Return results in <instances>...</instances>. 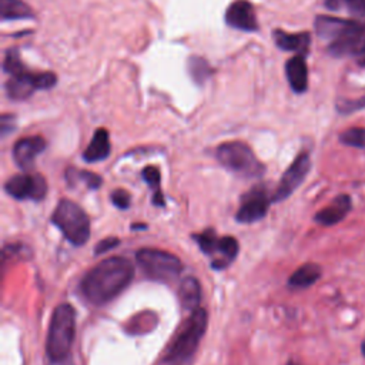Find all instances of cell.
<instances>
[{
	"label": "cell",
	"instance_id": "6da1fadb",
	"mask_svg": "<svg viewBox=\"0 0 365 365\" xmlns=\"http://www.w3.org/2000/svg\"><path fill=\"white\" fill-rule=\"evenodd\" d=\"M134 267L124 257H110L91 268L81 281L80 289L91 304L101 305L117 297L133 279Z\"/></svg>",
	"mask_w": 365,
	"mask_h": 365
},
{
	"label": "cell",
	"instance_id": "7a4b0ae2",
	"mask_svg": "<svg viewBox=\"0 0 365 365\" xmlns=\"http://www.w3.org/2000/svg\"><path fill=\"white\" fill-rule=\"evenodd\" d=\"M3 68L10 74V78L6 81V94L14 101L26 100L34 90H48L57 83V77L51 71L34 73L27 70L14 48L7 50Z\"/></svg>",
	"mask_w": 365,
	"mask_h": 365
},
{
	"label": "cell",
	"instance_id": "3957f363",
	"mask_svg": "<svg viewBox=\"0 0 365 365\" xmlns=\"http://www.w3.org/2000/svg\"><path fill=\"white\" fill-rule=\"evenodd\" d=\"M76 331V311L70 304H60L51 317L46 351L53 362L63 361L70 349L74 339Z\"/></svg>",
	"mask_w": 365,
	"mask_h": 365
},
{
	"label": "cell",
	"instance_id": "277c9868",
	"mask_svg": "<svg viewBox=\"0 0 365 365\" xmlns=\"http://www.w3.org/2000/svg\"><path fill=\"white\" fill-rule=\"evenodd\" d=\"M53 224L74 245H83L90 237V220L86 211L71 200L63 198L53 215Z\"/></svg>",
	"mask_w": 365,
	"mask_h": 365
},
{
	"label": "cell",
	"instance_id": "5b68a950",
	"mask_svg": "<svg viewBox=\"0 0 365 365\" xmlns=\"http://www.w3.org/2000/svg\"><path fill=\"white\" fill-rule=\"evenodd\" d=\"M207 321L208 315L204 308L198 307L194 309L181 331L177 334L175 339L171 342L165 355V361H181L190 358L195 352L207 329Z\"/></svg>",
	"mask_w": 365,
	"mask_h": 365
},
{
	"label": "cell",
	"instance_id": "8992f818",
	"mask_svg": "<svg viewBox=\"0 0 365 365\" xmlns=\"http://www.w3.org/2000/svg\"><path fill=\"white\" fill-rule=\"evenodd\" d=\"M217 160L228 170L242 177H259L264 174V164L255 157L254 151L241 141H228L217 147Z\"/></svg>",
	"mask_w": 365,
	"mask_h": 365
},
{
	"label": "cell",
	"instance_id": "52a82bcc",
	"mask_svg": "<svg viewBox=\"0 0 365 365\" xmlns=\"http://www.w3.org/2000/svg\"><path fill=\"white\" fill-rule=\"evenodd\" d=\"M135 259L144 274L155 281H171L182 271V264L178 257L157 248L138 250Z\"/></svg>",
	"mask_w": 365,
	"mask_h": 365
},
{
	"label": "cell",
	"instance_id": "ba28073f",
	"mask_svg": "<svg viewBox=\"0 0 365 365\" xmlns=\"http://www.w3.org/2000/svg\"><path fill=\"white\" fill-rule=\"evenodd\" d=\"M202 252L214 258L212 268L222 269L231 264L238 254V242L234 237H218L214 230L208 228L200 234H192Z\"/></svg>",
	"mask_w": 365,
	"mask_h": 365
},
{
	"label": "cell",
	"instance_id": "9c48e42d",
	"mask_svg": "<svg viewBox=\"0 0 365 365\" xmlns=\"http://www.w3.org/2000/svg\"><path fill=\"white\" fill-rule=\"evenodd\" d=\"M309 168H311L309 154L305 151L299 153L295 157V160L291 163V165L287 168V171L282 174L271 200L282 201V200L288 198L305 180L307 174L309 173Z\"/></svg>",
	"mask_w": 365,
	"mask_h": 365
},
{
	"label": "cell",
	"instance_id": "30bf717a",
	"mask_svg": "<svg viewBox=\"0 0 365 365\" xmlns=\"http://www.w3.org/2000/svg\"><path fill=\"white\" fill-rule=\"evenodd\" d=\"M7 194L17 200L40 201L47 192V182L41 174H17L4 184Z\"/></svg>",
	"mask_w": 365,
	"mask_h": 365
},
{
	"label": "cell",
	"instance_id": "8fae6325",
	"mask_svg": "<svg viewBox=\"0 0 365 365\" xmlns=\"http://www.w3.org/2000/svg\"><path fill=\"white\" fill-rule=\"evenodd\" d=\"M269 197L267 194V190L264 185H257L248 192H245L241 198V205L238 207L237 211V221L248 224V222H255L261 220L268 210L269 205Z\"/></svg>",
	"mask_w": 365,
	"mask_h": 365
},
{
	"label": "cell",
	"instance_id": "7c38bea8",
	"mask_svg": "<svg viewBox=\"0 0 365 365\" xmlns=\"http://www.w3.org/2000/svg\"><path fill=\"white\" fill-rule=\"evenodd\" d=\"M225 21L228 26L242 30V31L258 30L255 10H254V6L248 0L232 1L225 11Z\"/></svg>",
	"mask_w": 365,
	"mask_h": 365
},
{
	"label": "cell",
	"instance_id": "4fadbf2b",
	"mask_svg": "<svg viewBox=\"0 0 365 365\" xmlns=\"http://www.w3.org/2000/svg\"><path fill=\"white\" fill-rule=\"evenodd\" d=\"M359 26V21L355 20H346L341 17L334 16H317L315 17V31L322 38L336 40L351 31H354Z\"/></svg>",
	"mask_w": 365,
	"mask_h": 365
},
{
	"label": "cell",
	"instance_id": "5bb4252c",
	"mask_svg": "<svg viewBox=\"0 0 365 365\" xmlns=\"http://www.w3.org/2000/svg\"><path fill=\"white\" fill-rule=\"evenodd\" d=\"M44 148H46V141L40 135H29V137L20 138L19 141H16L13 147L14 163L20 168L29 170L33 165L36 157L40 153H43Z\"/></svg>",
	"mask_w": 365,
	"mask_h": 365
},
{
	"label": "cell",
	"instance_id": "9a60e30c",
	"mask_svg": "<svg viewBox=\"0 0 365 365\" xmlns=\"http://www.w3.org/2000/svg\"><path fill=\"white\" fill-rule=\"evenodd\" d=\"M351 208H352L351 197L348 194H339L327 207L319 210L315 214L314 220L319 225L331 227V225H335L339 221H342L349 214Z\"/></svg>",
	"mask_w": 365,
	"mask_h": 365
},
{
	"label": "cell",
	"instance_id": "2e32d148",
	"mask_svg": "<svg viewBox=\"0 0 365 365\" xmlns=\"http://www.w3.org/2000/svg\"><path fill=\"white\" fill-rule=\"evenodd\" d=\"M285 74L295 93H304L308 88V67L304 54H297L285 63Z\"/></svg>",
	"mask_w": 365,
	"mask_h": 365
},
{
	"label": "cell",
	"instance_id": "e0dca14e",
	"mask_svg": "<svg viewBox=\"0 0 365 365\" xmlns=\"http://www.w3.org/2000/svg\"><path fill=\"white\" fill-rule=\"evenodd\" d=\"M272 38L281 50L297 51L298 54L307 53L309 48V44H311V36L307 31L287 33L284 30H274Z\"/></svg>",
	"mask_w": 365,
	"mask_h": 365
},
{
	"label": "cell",
	"instance_id": "ac0fdd59",
	"mask_svg": "<svg viewBox=\"0 0 365 365\" xmlns=\"http://www.w3.org/2000/svg\"><path fill=\"white\" fill-rule=\"evenodd\" d=\"M110 154V137L106 128H97L90 144L83 153V158L87 163H96L107 158Z\"/></svg>",
	"mask_w": 365,
	"mask_h": 365
},
{
	"label": "cell",
	"instance_id": "d6986e66",
	"mask_svg": "<svg viewBox=\"0 0 365 365\" xmlns=\"http://www.w3.org/2000/svg\"><path fill=\"white\" fill-rule=\"evenodd\" d=\"M322 274V269L315 262H307L298 267L289 277L288 285L294 289H304L315 284Z\"/></svg>",
	"mask_w": 365,
	"mask_h": 365
},
{
	"label": "cell",
	"instance_id": "ffe728a7",
	"mask_svg": "<svg viewBox=\"0 0 365 365\" xmlns=\"http://www.w3.org/2000/svg\"><path fill=\"white\" fill-rule=\"evenodd\" d=\"M178 297L185 309H197L201 299V287L198 279L194 277L184 278L178 288Z\"/></svg>",
	"mask_w": 365,
	"mask_h": 365
},
{
	"label": "cell",
	"instance_id": "44dd1931",
	"mask_svg": "<svg viewBox=\"0 0 365 365\" xmlns=\"http://www.w3.org/2000/svg\"><path fill=\"white\" fill-rule=\"evenodd\" d=\"M1 20H19L33 17V10L23 0H0Z\"/></svg>",
	"mask_w": 365,
	"mask_h": 365
},
{
	"label": "cell",
	"instance_id": "7402d4cb",
	"mask_svg": "<svg viewBox=\"0 0 365 365\" xmlns=\"http://www.w3.org/2000/svg\"><path fill=\"white\" fill-rule=\"evenodd\" d=\"M143 175V180L151 187L153 190V202L155 205H164V195L161 192V175H160V171L157 167L154 165H148L143 170L141 173Z\"/></svg>",
	"mask_w": 365,
	"mask_h": 365
},
{
	"label": "cell",
	"instance_id": "603a6c76",
	"mask_svg": "<svg viewBox=\"0 0 365 365\" xmlns=\"http://www.w3.org/2000/svg\"><path fill=\"white\" fill-rule=\"evenodd\" d=\"M339 143L348 147L365 148V127H351L344 130L339 135Z\"/></svg>",
	"mask_w": 365,
	"mask_h": 365
},
{
	"label": "cell",
	"instance_id": "cb8c5ba5",
	"mask_svg": "<svg viewBox=\"0 0 365 365\" xmlns=\"http://www.w3.org/2000/svg\"><path fill=\"white\" fill-rule=\"evenodd\" d=\"M325 6L331 10L346 9L351 14L365 16V0H327Z\"/></svg>",
	"mask_w": 365,
	"mask_h": 365
},
{
	"label": "cell",
	"instance_id": "d4e9b609",
	"mask_svg": "<svg viewBox=\"0 0 365 365\" xmlns=\"http://www.w3.org/2000/svg\"><path fill=\"white\" fill-rule=\"evenodd\" d=\"M67 180L68 181H73V180H77V181H83L86 182V185L88 188H98L103 182L101 177L91 173V171H86V170H76V168H68L67 170Z\"/></svg>",
	"mask_w": 365,
	"mask_h": 365
},
{
	"label": "cell",
	"instance_id": "484cf974",
	"mask_svg": "<svg viewBox=\"0 0 365 365\" xmlns=\"http://www.w3.org/2000/svg\"><path fill=\"white\" fill-rule=\"evenodd\" d=\"M188 70H190V74L191 77L197 81V83H201L204 81L208 74L211 73V68L210 66L207 64L205 60L200 58V57H191L190 61H188Z\"/></svg>",
	"mask_w": 365,
	"mask_h": 365
},
{
	"label": "cell",
	"instance_id": "4316f807",
	"mask_svg": "<svg viewBox=\"0 0 365 365\" xmlns=\"http://www.w3.org/2000/svg\"><path fill=\"white\" fill-rule=\"evenodd\" d=\"M362 108H365V96H362L359 98H355V100L339 101L336 104V110L341 114H349V113H354V111H358V110H362Z\"/></svg>",
	"mask_w": 365,
	"mask_h": 365
},
{
	"label": "cell",
	"instance_id": "83f0119b",
	"mask_svg": "<svg viewBox=\"0 0 365 365\" xmlns=\"http://www.w3.org/2000/svg\"><path fill=\"white\" fill-rule=\"evenodd\" d=\"M111 201L115 207L125 210L130 207V194L125 190L118 188L114 192H111Z\"/></svg>",
	"mask_w": 365,
	"mask_h": 365
},
{
	"label": "cell",
	"instance_id": "f1b7e54d",
	"mask_svg": "<svg viewBox=\"0 0 365 365\" xmlns=\"http://www.w3.org/2000/svg\"><path fill=\"white\" fill-rule=\"evenodd\" d=\"M118 242H120L118 238H115V237H108V238H106V240L97 242L94 252H96V254H104V252L113 250L114 247H117Z\"/></svg>",
	"mask_w": 365,
	"mask_h": 365
},
{
	"label": "cell",
	"instance_id": "f546056e",
	"mask_svg": "<svg viewBox=\"0 0 365 365\" xmlns=\"http://www.w3.org/2000/svg\"><path fill=\"white\" fill-rule=\"evenodd\" d=\"M13 128V115L10 114H3L1 115V134L6 135L7 131Z\"/></svg>",
	"mask_w": 365,
	"mask_h": 365
},
{
	"label": "cell",
	"instance_id": "4dcf8cb0",
	"mask_svg": "<svg viewBox=\"0 0 365 365\" xmlns=\"http://www.w3.org/2000/svg\"><path fill=\"white\" fill-rule=\"evenodd\" d=\"M358 63H359V64H361V66H364V67H365V54H364V56H361V57H359V60H358Z\"/></svg>",
	"mask_w": 365,
	"mask_h": 365
},
{
	"label": "cell",
	"instance_id": "1f68e13d",
	"mask_svg": "<svg viewBox=\"0 0 365 365\" xmlns=\"http://www.w3.org/2000/svg\"><path fill=\"white\" fill-rule=\"evenodd\" d=\"M361 352H362V355H364V358H365V339H364L362 344H361Z\"/></svg>",
	"mask_w": 365,
	"mask_h": 365
},
{
	"label": "cell",
	"instance_id": "d6a6232c",
	"mask_svg": "<svg viewBox=\"0 0 365 365\" xmlns=\"http://www.w3.org/2000/svg\"><path fill=\"white\" fill-rule=\"evenodd\" d=\"M287 365H301V364H298V362H295V361H288Z\"/></svg>",
	"mask_w": 365,
	"mask_h": 365
}]
</instances>
